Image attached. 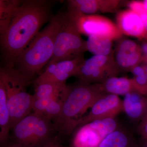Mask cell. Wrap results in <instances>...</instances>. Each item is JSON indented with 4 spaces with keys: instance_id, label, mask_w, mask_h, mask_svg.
<instances>
[{
    "instance_id": "13",
    "label": "cell",
    "mask_w": 147,
    "mask_h": 147,
    "mask_svg": "<svg viewBox=\"0 0 147 147\" xmlns=\"http://www.w3.org/2000/svg\"><path fill=\"white\" fill-rule=\"evenodd\" d=\"M83 55L56 63L47 64L46 72L54 82L65 83L67 79L75 76L76 71L84 62Z\"/></svg>"
},
{
    "instance_id": "4",
    "label": "cell",
    "mask_w": 147,
    "mask_h": 147,
    "mask_svg": "<svg viewBox=\"0 0 147 147\" xmlns=\"http://www.w3.org/2000/svg\"><path fill=\"white\" fill-rule=\"evenodd\" d=\"M0 79L5 86L11 130L32 110L33 95L26 90L30 82L14 67L5 66L0 69Z\"/></svg>"
},
{
    "instance_id": "5",
    "label": "cell",
    "mask_w": 147,
    "mask_h": 147,
    "mask_svg": "<svg viewBox=\"0 0 147 147\" xmlns=\"http://www.w3.org/2000/svg\"><path fill=\"white\" fill-rule=\"evenodd\" d=\"M86 50V41L81 37L76 21L68 11H64L55 39L53 56L48 64L72 59L83 55Z\"/></svg>"
},
{
    "instance_id": "9",
    "label": "cell",
    "mask_w": 147,
    "mask_h": 147,
    "mask_svg": "<svg viewBox=\"0 0 147 147\" xmlns=\"http://www.w3.org/2000/svg\"><path fill=\"white\" fill-rule=\"evenodd\" d=\"M123 111V100L118 95L105 94L95 102L89 113L79 120L76 128L93 121L115 118Z\"/></svg>"
},
{
    "instance_id": "7",
    "label": "cell",
    "mask_w": 147,
    "mask_h": 147,
    "mask_svg": "<svg viewBox=\"0 0 147 147\" xmlns=\"http://www.w3.org/2000/svg\"><path fill=\"white\" fill-rule=\"evenodd\" d=\"M119 127L115 118L86 124L75 129L70 147H98L102 140Z\"/></svg>"
},
{
    "instance_id": "20",
    "label": "cell",
    "mask_w": 147,
    "mask_h": 147,
    "mask_svg": "<svg viewBox=\"0 0 147 147\" xmlns=\"http://www.w3.org/2000/svg\"><path fill=\"white\" fill-rule=\"evenodd\" d=\"M22 1H0V34L4 33L8 28L11 20Z\"/></svg>"
},
{
    "instance_id": "3",
    "label": "cell",
    "mask_w": 147,
    "mask_h": 147,
    "mask_svg": "<svg viewBox=\"0 0 147 147\" xmlns=\"http://www.w3.org/2000/svg\"><path fill=\"white\" fill-rule=\"evenodd\" d=\"M105 93L100 91L96 84L79 81L66 87L60 115L53 121L55 131L59 135H70L77 127L78 121L84 113Z\"/></svg>"
},
{
    "instance_id": "29",
    "label": "cell",
    "mask_w": 147,
    "mask_h": 147,
    "mask_svg": "<svg viewBox=\"0 0 147 147\" xmlns=\"http://www.w3.org/2000/svg\"><path fill=\"white\" fill-rule=\"evenodd\" d=\"M139 143V147H147V140L141 139Z\"/></svg>"
},
{
    "instance_id": "31",
    "label": "cell",
    "mask_w": 147,
    "mask_h": 147,
    "mask_svg": "<svg viewBox=\"0 0 147 147\" xmlns=\"http://www.w3.org/2000/svg\"><path fill=\"white\" fill-rule=\"evenodd\" d=\"M143 3H144V6L145 9L147 12V0L143 1Z\"/></svg>"
},
{
    "instance_id": "30",
    "label": "cell",
    "mask_w": 147,
    "mask_h": 147,
    "mask_svg": "<svg viewBox=\"0 0 147 147\" xmlns=\"http://www.w3.org/2000/svg\"><path fill=\"white\" fill-rule=\"evenodd\" d=\"M4 147H24L22 146H20V145L16 144H13V143H12V144H8L6 146H5Z\"/></svg>"
},
{
    "instance_id": "25",
    "label": "cell",
    "mask_w": 147,
    "mask_h": 147,
    "mask_svg": "<svg viewBox=\"0 0 147 147\" xmlns=\"http://www.w3.org/2000/svg\"><path fill=\"white\" fill-rule=\"evenodd\" d=\"M137 131L141 139L147 140V114L138 124Z\"/></svg>"
},
{
    "instance_id": "1",
    "label": "cell",
    "mask_w": 147,
    "mask_h": 147,
    "mask_svg": "<svg viewBox=\"0 0 147 147\" xmlns=\"http://www.w3.org/2000/svg\"><path fill=\"white\" fill-rule=\"evenodd\" d=\"M53 3L45 0L22 1L8 28L1 35L5 67H13L15 59L49 21Z\"/></svg>"
},
{
    "instance_id": "21",
    "label": "cell",
    "mask_w": 147,
    "mask_h": 147,
    "mask_svg": "<svg viewBox=\"0 0 147 147\" xmlns=\"http://www.w3.org/2000/svg\"><path fill=\"white\" fill-rule=\"evenodd\" d=\"M112 40L104 37L89 36L86 41L87 50L94 55L109 57L112 51Z\"/></svg>"
},
{
    "instance_id": "15",
    "label": "cell",
    "mask_w": 147,
    "mask_h": 147,
    "mask_svg": "<svg viewBox=\"0 0 147 147\" xmlns=\"http://www.w3.org/2000/svg\"><path fill=\"white\" fill-rule=\"evenodd\" d=\"M10 116L7 105L4 84L0 79V143L1 146L8 144L10 138Z\"/></svg>"
},
{
    "instance_id": "32",
    "label": "cell",
    "mask_w": 147,
    "mask_h": 147,
    "mask_svg": "<svg viewBox=\"0 0 147 147\" xmlns=\"http://www.w3.org/2000/svg\"><path fill=\"white\" fill-rule=\"evenodd\" d=\"M144 68L145 69V71H146V74L147 76V64L145 65L144 66Z\"/></svg>"
},
{
    "instance_id": "12",
    "label": "cell",
    "mask_w": 147,
    "mask_h": 147,
    "mask_svg": "<svg viewBox=\"0 0 147 147\" xmlns=\"http://www.w3.org/2000/svg\"><path fill=\"white\" fill-rule=\"evenodd\" d=\"M117 22L122 33L140 39L146 38L142 18L139 14L131 9L120 12L117 16Z\"/></svg>"
},
{
    "instance_id": "6",
    "label": "cell",
    "mask_w": 147,
    "mask_h": 147,
    "mask_svg": "<svg viewBox=\"0 0 147 147\" xmlns=\"http://www.w3.org/2000/svg\"><path fill=\"white\" fill-rule=\"evenodd\" d=\"M11 130L12 143L24 147H41L55 131L51 121L34 113L19 121Z\"/></svg>"
},
{
    "instance_id": "28",
    "label": "cell",
    "mask_w": 147,
    "mask_h": 147,
    "mask_svg": "<svg viewBox=\"0 0 147 147\" xmlns=\"http://www.w3.org/2000/svg\"><path fill=\"white\" fill-rule=\"evenodd\" d=\"M140 48L142 52L144 55V56H147V42H144Z\"/></svg>"
},
{
    "instance_id": "8",
    "label": "cell",
    "mask_w": 147,
    "mask_h": 147,
    "mask_svg": "<svg viewBox=\"0 0 147 147\" xmlns=\"http://www.w3.org/2000/svg\"><path fill=\"white\" fill-rule=\"evenodd\" d=\"M79 32L108 38L112 40L121 36L117 26L105 17L98 15H84L75 20Z\"/></svg>"
},
{
    "instance_id": "14",
    "label": "cell",
    "mask_w": 147,
    "mask_h": 147,
    "mask_svg": "<svg viewBox=\"0 0 147 147\" xmlns=\"http://www.w3.org/2000/svg\"><path fill=\"white\" fill-rule=\"evenodd\" d=\"M100 91L105 93L125 96L136 90L133 79L127 77H108L100 84H96Z\"/></svg>"
},
{
    "instance_id": "19",
    "label": "cell",
    "mask_w": 147,
    "mask_h": 147,
    "mask_svg": "<svg viewBox=\"0 0 147 147\" xmlns=\"http://www.w3.org/2000/svg\"><path fill=\"white\" fill-rule=\"evenodd\" d=\"M35 85V88L33 95L35 99L61 96L67 86L65 83L44 82L36 83Z\"/></svg>"
},
{
    "instance_id": "22",
    "label": "cell",
    "mask_w": 147,
    "mask_h": 147,
    "mask_svg": "<svg viewBox=\"0 0 147 147\" xmlns=\"http://www.w3.org/2000/svg\"><path fill=\"white\" fill-rule=\"evenodd\" d=\"M63 101L64 91L61 96L53 98L50 100L42 117L51 121H55L60 115Z\"/></svg>"
},
{
    "instance_id": "18",
    "label": "cell",
    "mask_w": 147,
    "mask_h": 147,
    "mask_svg": "<svg viewBox=\"0 0 147 147\" xmlns=\"http://www.w3.org/2000/svg\"><path fill=\"white\" fill-rule=\"evenodd\" d=\"M68 12L74 19L85 14H93L100 10L105 1L95 0L67 1Z\"/></svg>"
},
{
    "instance_id": "24",
    "label": "cell",
    "mask_w": 147,
    "mask_h": 147,
    "mask_svg": "<svg viewBox=\"0 0 147 147\" xmlns=\"http://www.w3.org/2000/svg\"><path fill=\"white\" fill-rule=\"evenodd\" d=\"M52 98H34L32 104L33 113L39 116H43L48 103Z\"/></svg>"
},
{
    "instance_id": "23",
    "label": "cell",
    "mask_w": 147,
    "mask_h": 147,
    "mask_svg": "<svg viewBox=\"0 0 147 147\" xmlns=\"http://www.w3.org/2000/svg\"><path fill=\"white\" fill-rule=\"evenodd\" d=\"M109 56L103 55H94L86 60L84 61V63L95 67L103 69L113 71L116 74L117 71L112 65L109 64Z\"/></svg>"
},
{
    "instance_id": "2",
    "label": "cell",
    "mask_w": 147,
    "mask_h": 147,
    "mask_svg": "<svg viewBox=\"0 0 147 147\" xmlns=\"http://www.w3.org/2000/svg\"><path fill=\"white\" fill-rule=\"evenodd\" d=\"M63 11L53 16L13 62V67L30 82L53 57Z\"/></svg>"
},
{
    "instance_id": "10",
    "label": "cell",
    "mask_w": 147,
    "mask_h": 147,
    "mask_svg": "<svg viewBox=\"0 0 147 147\" xmlns=\"http://www.w3.org/2000/svg\"><path fill=\"white\" fill-rule=\"evenodd\" d=\"M116 61L119 67L124 69L131 70L138 65L143 57L141 48L137 43L131 40H123L117 48Z\"/></svg>"
},
{
    "instance_id": "17",
    "label": "cell",
    "mask_w": 147,
    "mask_h": 147,
    "mask_svg": "<svg viewBox=\"0 0 147 147\" xmlns=\"http://www.w3.org/2000/svg\"><path fill=\"white\" fill-rule=\"evenodd\" d=\"M115 74L110 70L95 67L83 63L79 67L75 76L79 78V81L87 84H100L108 77L115 76Z\"/></svg>"
},
{
    "instance_id": "26",
    "label": "cell",
    "mask_w": 147,
    "mask_h": 147,
    "mask_svg": "<svg viewBox=\"0 0 147 147\" xmlns=\"http://www.w3.org/2000/svg\"><path fill=\"white\" fill-rule=\"evenodd\" d=\"M129 9L133 11L139 16L143 13H147L145 9L143 1H133L129 4Z\"/></svg>"
},
{
    "instance_id": "27",
    "label": "cell",
    "mask_w": 147,
    "mask_h": 147,
    "mask_svg": "<svg viewBox=\"0 0 147 147\" xmlns=\"http://www.w3.org/2000/svg\"><path fill=\"white\" fill-rule=\"evenodd\" d=\"M41 147H63V146L59 137L54 135Z\"/></svg>"
},
{
    "instance_id": "16",
    "label": "cell",
    "mask_w": 147,
    "mask_h": 147,
    "mask_svg": "<svg viewBox=\"0 0 147 147\" xmlns=\"http://www.w3.org/2000/svg\"><path fill=\"white\" fill-rule=\"evenodd\" d=\"M98 147H139V143L130 131L119 126L105 137Z\"/></svg>"
},
{
    "instance_id": "11",
    "label": "cell",
    "mask_w": 147,
    "mask_h": 147,
    "mask_svg": "<svg viewBox=\"0 0 147 147\" xmlns=\"http://www.w3.org/2000/svg\"><path fill=\"white\" fill-rule=\"evenodd\" d=\"M123 105L129 119L139 124L147 114V96L133 91L124 96Z\"/></svg>"
}]
</instances>
